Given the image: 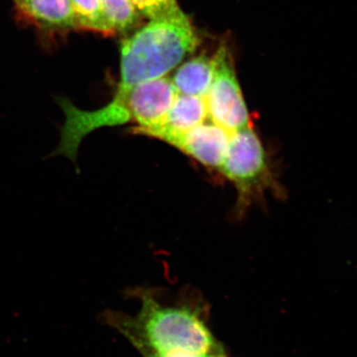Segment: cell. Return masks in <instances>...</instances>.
Returning <instances> with one entry per match:
<instances>
[{"label": "cell", "mask_w": 357, "mask_h": 357, "mask_svg": "<svg viewBox=\"0 0 357 357\" xmlns=\"http://www.w3.org/2000/svg\"><path fill=\"white\" fill-rule=\"evenodd\" d=\"M208 119L203 96L178 95L163 122L157 128L143 131L140 135L157 138L169 144L174 138L201 126Z\"/></svg>", "instance_id": "7"}, {"label": "cell", "mask_w": 357, "mask_h": 357, "mask_svg": "<svg viewBox=\"0 0 357 357\" xmlns=\"http://www.w3.org/2000/svg\"><path fill=\"white\" fill-rule=\"evenodd\" d=\"M215 76L213 57L206 55L192 58L185 62L174 75V86L178 95L206 96Z\"/></svg>", "instance_id": "9"}, {"label": "cell", "mask_w": 357, "mask_h": 357, "mask_svg": "<svg viewBox=\"0 0 357 357\" xmlns=\"http://www.w3.org/2000/svg\"><path fill=\"white\" fill-rule=\"evenodd\" d=\"M215 76L204 96L208 119L230 133L250 128L248 107L234 70L229 48H218L213 56Z\"/></svg>", "instance_id": "4"}, {"label": "cell", "mask_w": 357, "mask_h": 357, "mask_svg": "<svg viewBox=\"0 0 357 357\" xmlns=\"http://www.w3.org/2000/svg\"><path fill=\"white\" fill-rule=\"evenodd\" d=\"M143 357H227L225 352L222 354H201V356H157V354H147Z\"/></svg>", "instance_id": "13"}, {"label": "cell", "mask_w": 357, "mask_h": 357, "mask_svg": "<svg viewBox=\"0 0 357 357\" xmlns=\"http://www.w3.org/2000/svg\"><path fill=\"white\" fill-rule=\"evenodd\" d=\"M141 307L135 316L107 311L103 321L121 333L141 356H201L222 354V344L198 305H164L151 290L134 291Z\"/></svg>", "instance_id": "1"}, {"label": "cell", "mask_w": 357, "mask_h": 357, "mask_svg": "<svg viewBox=\"0 0 357 357\" xmlns=\"http://www.w3.org/2000/svg\"><path fill=\"white\" fill-rule=\"evenodd\" d=\"M220 172L237 192L236 215H244L256 198L266 190L281 192L269 165L266 151L251 128L231 134Z\"/></svg>", "instance_id": "3"}, {"label": "cell", "mask_w": 357, "mask_h": 357, "mask_svg": "<svg viewBox=\"0 0 357 357\" xmlns=\"http://www.w3.org/2000/svg\"><path fill=\"white\" fill-rule=\"evenodd\" d=\"M177 96L172 79L161 77L135 84L122 93L116 91L114 100L123 107L130 121L136 124L132 132L140 135L163 122Z\"/></svg>", "instance_id": "5"}, {"label": "cell", "mask_w": 357, "mask_h": 357, "mask_svg": "<svg viewBox=\"0 0 357 357\" xmlns=\"http://www.w3.org/2000/svg\"><path fill=\"white\" fill-rule=\"evenodd\" d=\"M70 2L76 15L77 29L102 35L115 34L103 9L102 0H70Z\"/></svg>", "instance_id": "10"}, {"label": "cell", "mask_w": 357, "mask_h": 357, "mask_svg": "<svg viewBox=\"0 0 357 357\" xmlns=\"http://www.w3.org/2000/svg\"><path fill=\"white\" fill-rule=\"evenodd\" d=\"M199 43L198 33L184 13L150 21L121 42L117 91L165 76L194 53Z\"/></svg>", "instance_id": "2"}, {"label": "cell", "mask_w": 357, "mask_h": 357, "mask_svg": "<svg viewBox=\"0 0 357 357\" xmlns=\"http://www.w3.org/2000/svg\"><path fill=\"white\" fill-rule=\"evenodd\" d=\"M140 14L149 20L171 17L183 13L177 0H131Z\"/></svg>", "instance_id": "12"}, {"label": "cell", "mask_w": 357, "mask_h": 357, "mask_svg": "<svg viewBox=\"0 0 357 357\" xmlns=\"http://www.w3.org/2000/svg\"><path fill=\"white\" fill-rule=\"evenodd\" d=\"M231 134L213 122H204L174 138L169 144L202 165L220 171L229 150Z\"/></svg>", "instance_id": "6"}, {"label": "cell", "mask_w": 357, "mask_h": 357, "mask_svg": "<svg viewBox=\"0 0 357 357\" xmlns=\"http://www.w3.org/2000/svg\"><path fill=\"white\" fill-rule=\"evenodd\" d=\"M18 13L37 27L48 31L77 30L70 0H13Z\"/></svg>", "instance_id": "8"}, {"label": "cell", "mask_w": 357, "mask_h": 357, "mask_svg": "<svg viewBox=\"0 0 357 357\" xmlns=\"http://www.w3.org/2000/svg\"><path fill=\"white\" fill-rule=\"evenodd\" d=\"M103 9L114 32L130 31L139 24V11L131 0H102Z\"/></svg>", "instance_id": "11"}]
</instances>
